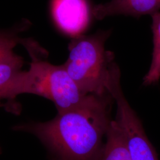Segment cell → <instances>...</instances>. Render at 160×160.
<instances>
[{
    "mask_svg": "<svg viewBox=\"0 0 160 160\" xmlns=\"http://www.w3.org/2000/svg\"><path fill=\"white\" fill-rule=\"evenodd\" d=\"M112 97L88 95L74 109L58 113L45 122H30L14 130L35 135L51 153L52 160H97L113 119Z\"/></svg>",
    "mask_w": 160,
    "mask_h": 160,
    "instance_id": "6da1fadb",
    "label": "cell"
},
{
    "mask_svg": "<svg viewBox=\"0 0 160 160\" xmlns=\"http://www.w3.org/2000/svg\"><path fill=\"white\" fill-rule=\"evenodd\" d=\"M111 30L81 34L69 44V57L63 67L84 95L104 96L112 80L120 74L112 52L105 48Z\"/></svg>",
    "mask_w": 160,
    "mask_h": 160,
    "instance_id": "7a4b0ae2",
    "label": "cell"
},
{
    "mask_svg": "<svg viewBox=\"0 0 160 160\" xmlns=\"http://www.w3.org/2000/svg\"><path fill=\"white\" fill-rule=\"evenodd\" d=\"M28 71H20L0 90V98L13 99L22 94L45 97L55 104L58 113L74 109L88 95L83 94L62 65H54L32 53Z\"/></svg>",
    "mask_w": 160,
    "mask_h": 160,
    "instance_id": "3957f363",
    "label": "cell"
},
{
    "mask_svg": "<svg viewBox=\"0 0 160 160\" xmlns=\"http://www.w3.org/2000/svg\"><path fill=\"white\" fill-rule=\"evenodd\" d=\"M115 120L125 137L132 160H159L141 121L131 106L120 108Z\"/></svg>",
    "mask_w": 160,
    "mask_h": 160,
    "instance_id": "277c9868",
    "label": "cell"
},
{
    "mask_svg": "<svg viewBox=\"0 0 160 160\" xmlns=\"http://www.w3.org/2000/svg\"><path fill=\"white\" fill-rule=\"evenodd\" d=\"M52 12L58 28L72 38L82 34L90 22L87 0H53Z\"/></svg>",
    "mask_w": 160,
    "mask_h": 160,
    "instance_id": "5b68a950",
    "label": "cell"
},
{
    "mask_svg": "<svg viewBox=\"0 0 160 160\" xmlns=\"http://www.w3.org/2000/svg\"><path fill=\"white\" fill-rule=\"evenodd\" d=\"M160 10V0H110L94 6L92 13L97 20L116 15L139 18L144 15L151 16Z\"/></svg>",
    "mask_w": 160,
    "mask_h": 160,
    "instance_id": "8992f818",
    "label": "cell"
},
{
    "mask_svg": "<svg viewBox=\"0 0 160 160\" xmlns=\"http://www.w3.org/2000/svg\"><path fill=\"white\" fill-rule=\"evenodd\" d=\"M97 160H132L125 137L115 120L111 122L102 151Z\"/></svg>",
    "mask_w": 160,
    "mask_h": 160,
    "instance_id": "52a82bcc",
    "label": "cell"
},
{
    "mask_svg": "<svg viewBox=\"0 0 160 160\" xmlns=\"http://www.w3.org/2000/svg\"><path fill=\"white\" fill-rule=\"evenodd\" d=\"M151 16L152 17L153 50L150 67L143 77L144 86L157 84L160 79V12H157Z\"/></svg>",
    "mask_w": 160,
    "mask_h": 160,
    "instance_id": "ba28073f",
    "label": "cell"
},
{
    "mask_svg": "<svg viewBox=\"0 0 160 160\" xmlns=\"http://www.w3.org/2000/svg\"><path fill=\"white\" fill-rule=\"evenodd\" d=\"M23 64V58L18 55L12 59L0 62V90L22 71Z\"/></svg>",
    "mask_w": 160,
    "mask_h": 160,
    "instance_id": "9c48e42d",
    "label": "cell"
},
{
    "mask_svg": "<svg viewBox=\"0 0 160 160\" xmlns=\"http://www.w3.org/2000/svg\"><path fill=\"white\" fill-rule=\"evenodd\" d=\"M15 34L0 36V62L12 59L17 55L13 49L20 39L16 37Z\"/></svg>",
    "mask_w": 160,
    "mask_h": 160,
    "instance_id": "30bf717a",
    "label": "cell"
},
{
    "mask_svg": "<svg viewBox=\"0 0 160 160\" xmlns=\"http://www.w3.org/2000/svg\"><path fill=\"white\" fill-rule=\"evenodd\" d=\"M14 32H7V31L0 30V36L10 35V34H14Z\"/></svg>",
    "mask_w": 160,
    "mask_h": 160,
    "instance_id": "8fae6325",
    "label": "cell"
},
{
    "mask_svg": "<svg viewBox=\"0 0 160 160\" xmlns=\"http://www.w3.org/2000/svg\"><path fill=\"white\" fill-rule=\"evenodd\" d=\"M1 99L0 98V108L1 107H2V106H4V104L3 103H1ZM1 152V146H0V153Z\"/></svg>",
    "mask_w": 160,
    "mask_h": 160,
    "instance_id": "7c38bea8",
    "label": "cell"
}]
</instances>
